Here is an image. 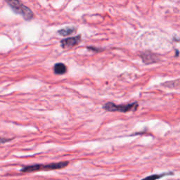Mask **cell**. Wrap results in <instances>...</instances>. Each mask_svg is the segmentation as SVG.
Masks as SVG:
<instances>
[{"mask_svg":"<svg viewBox=\"0 0 180 180\" xmlns=\"http://www.w3.org/2000/svg\"><path fill=\"white\" fill-rule=\"evenodd\" d=\"M141 58L142 59H143V61L146 64L156 63V62L158 61V59H157V57L155 56H153V54H145L144 55L141 56Z\"/></svg>","mask_w":180,"mask_h":180,"instance_id":"8992f818","label":"cell"},{"mask_svg":"<svg viewBox=\"0 0 180 180\" xmlns=\"http://www.w3.org/2000/svg\"><path fill=\"white\" fill-rule=\"evenodd\" d=\"M54 73L57 75H63L65 74L67 71V68L65 66V64L62 63H59L55 64L54 68Z\"/></svg>","mask_w":180,"mask_h":180,"instance_id":"5b68a950","label":"cell"},{"mask_svg":"<svg viewBox=\"0 0 180 180\" xmlns=\"http://www.w3.org/2000/svg\"><path fill=\"white\" fill-rule=\"evenodd\" d=\"M173 175V173L168 172V173H163V174L161 175H150V176L145 177V178L142 179L141 180H157L158 179H161V177L165 176V175Z\"/></svg>","mask_w":180,"mask_h":180,"instance_id":"ba28073f","label":"cell"},{"mask_svg":"<svg viewBox=\"0 0 180 180\" xmlns=\"http://www.w3.org/2000/svg\"><path fill=\"white\" fill-rule=\"evenodd\" d=\"M81 36L80 35H77L76 37H69V38L63 39L61 41V46L63 48H70L73 46H76L79 42H80Z\"/></svg>","mask_w":180,"mask_h":180,"instance_id":"277c9868","label":"cell"},{"mask_svg":"<svg viewBox=\"0 0 180 180\" xmlns=\"http://www.w3.org/2000/svg\"><path fill=\"white\" fill-rule=\"evenodd\" d=\"M13 139H7V138H5V137H0V144H4L6 143V142H8L11 141V140H12Z\"/></svg>","mask_w":180,"mask_h":180,"instance_id":"9c48e42d","label":"cell"},{"mask_svg":"<svg viewBox=\"0 0 180 180\" xmlns=\"http://www.w3.org/2000/svg\"><path fill=\"white\" fill-rule=\"evenodd\" d=\"M6 2L15 13L21 15L24 19L30 21L34 16L32 11L24 5L20 0H6Z\"/></svg>","mask_w":180,"mask_h":180,"instance_id":"7a4b0ae2","label":"cell"},{"mask_svg":"<svg viewBox=\"0 0 180 180\" xmlns=\"http://www.w3.org/2000/svg\"><path fill=\"white\" fill-rule=\"evenodd\" d=\"M69 162L63 161L59 162V163H53L49 164H46V165H42V164H36V165H29L24 167L21 170L22 172H38V171L42 170H59V169L64 168L66 166L68 165Z\"/></svg>","mask_w":180,"mask_h":180,"instance_id":"6da1fadb","label":"cell"},{"mask_svg":"<svg viewBox=\"0 0 180 180\" xmlns=\"http://www.w3.org/2000/svg\"><path fill=\"white\" fill-rule=\"evenodd\" d=\"M75 31V29L74 28H66L63 29H61L59 31V34L62 35V36H68L73 34Z\"/></svg>","mask_w":180,"mask_h":180,"instance_id":"52a82bcc","label":"cell"},{"mask_svg":"<svg viewBox=\"0 0 180 180\" xmlns=\"http://www.w3.org/2000/svg\"><path fill=\"white\" fill-rule=\"evenodd\" d=\"M138 103L134 102L132 104H128L126 105H116L112 102H108L104 104L103 108L104 110L110 111V112H115V111H118V112L126 113L129 111H134L138 108Z\"/></svg>","mask_w":180,"mask_h":180,"instance_id":"3957f363","label":"cell"}]
</instances>
